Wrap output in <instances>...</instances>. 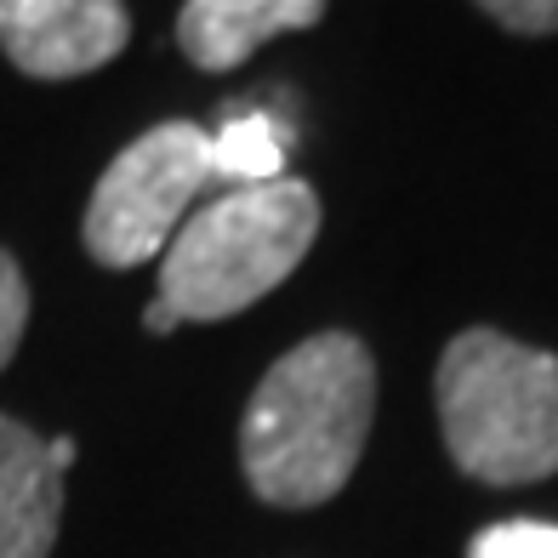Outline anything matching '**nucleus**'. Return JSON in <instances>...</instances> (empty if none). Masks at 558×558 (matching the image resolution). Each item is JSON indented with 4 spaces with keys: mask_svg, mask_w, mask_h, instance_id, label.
Instances as JSON below:
<instances>
[{
    "mask_svg": "<svg viewBox=\"0 0 558 558\" xmlns=\"http://www.w3.org/2000/svg\"><path fill=\"white\" fill-rule=\"evenodd\" d=\"M376 360L353 331H319L279 353L240 422L245 485L268 507L331 501L365 456Z\"/></svg>",
    "mask_w": 558,
    "mask_h": 558,
    "instance_id": "obj_1",
    "label": "nucleus"
},
{
    "mask_svg": "<svg viewBox=\"0 0 558 558\" xmlns=\"http://www.w3.org/2000/svg\"><path fill=\"white\" fill-rule=\"evenodd\" d=\"M450 462L478 485H536L558 473V360L473 325L434 376Z\"/></svg>",
    "mask_w": 558,
    "mask_h": 558,
    "instance_id": "obj_2",
    "label": "nucleus"
},
{
    "mask_svg": "<svg viewBox=\"0 0 558 558\" xmlns=\"http://www.w3.org/2000/svg\"><path fill=\"white\" fill-rule=\"evenodd\" d=\"M319 234V194L302 177L228 189L199 206L160 257V302L183 325L234 319L308 257Z\"/></svg>",
    "mask_w": 558,
    "mask_h": 558,
    "instance_id": "obj_3",
    "label": "nucleus"
},
{
    "mask_svg": "<svg viewBox=\"0 0 558 558\" xmlns=\"http://www.w3.org/2000/svg\"><path fill=\"white\" fill-rule=\"evenodd\" d=\"M211 183V132L194 120H160L155 132L125 143L97 177L81 240L92 263L143 268L166 257L177 228L189 222L194 194Z\"/></svg>",
    "mask_w": 558,
    "mask_h": 558,
    "instance_id": "obj_4",
    "label": "nucleus"
},
{
    "mask_svg": "<svg viewBox=\"0 0 558 558\" xmlns=\"http://www.w3.org/2000/svg\"><path fill=\"white\" fill-rule=\"evenodd\" d=\"M132 17L120 0H0V52L35 81H74L125 52Z\"/></svg>",
    "mask_w": 558,
    "mask_h": 558,
    "instance_id": "obj_5",
    "label": "nucleus"
},
{
    "mask_svg": "<svg viewBox=\"0 0 558 558\" xmlns=\"http://www.w3.org/2000/svg\"><path fill=\"white\" fill-rule=\"evenodd\" d=\"M63 524V468L35 427L0 416V558H52Z\"/></svg>",
    "mask_w": 558,
    "mask_h": 558,
    "instance_id": "obj_6",
    "label": "nucleus"
},
{
    "mask_svg": "<svg viewBox=\"0 0 558 558\" xmlns=\"http://www.w3.org/2000/svg\"><path fill=\"white\" fill-rule=\"evenodd\" d=\"M325 0H183L177 12V46L194 69H240L263 40L314 29Z\"/></svg>",
    "mask_w": 558,
    "mask_h": 558,
    "instance_id": "obj_7",
    "label": "nucleus"
},
{
    "mask_svg": "<svg viewBox=\"0 0 558 558\" xmlns=\"http://www.w3.org/2000/svg\"><path fill=\"white\" fill-rule=\"evenodd\" d=\"M286 125L274 114H234L211 132V183L228 189H257V183H279L286 177Z\"/></svg>",
    "mask_w": 558,
    "mask_h": 558,
    "instance_id": "obj_8",
    "label": "nucleus"
},
{
    "mask_svg": "<svg viewBox=\"0 0 558 558\" xmlns=\"http://www.w3.org/2000/svg\"><path fill=\"white\" fill-rule=\"evenodd\" d=\"M468 558H558V524L547 519H501L478 530Z\"/></svg>",
    "mask_w": 558,
    "mask_h": 558,
    "instance_id": "obj_9",
    "label": "nucleus"
},
{
    "mask_svg": "<svg viewBox=\"0 0 558 558\" xmlns=\"http://www.w3.org/2000/svg\"><path fill=\"white\" fill-rule=\"evenodd\" d=\"M23 331H29V279L12 251H0V371L12 365Z\"/></svg>",
    "mask_w": 558,
    "mask_h": 558,
    "instance_id": "obj_10",
    "label": "nucleus"
},
{
    "mask_svg": "<svg viewBox=\"0 0 558 558\" xmlns=\"http://www.w3.org/2000/svg\"><path fill=\"white\" fill-rule=\"evenodd\" d=\"M513 35H558V0H478Z\"/></svg>",
    "mask_w": 558,
    "mask_h": 558,
    "instance_id": "obj_11",
    "label": "nucleus"
},
{
    "mask_svg": "<svg viewBox=\"0 0 558 558\" xmlns=\"http://www.w3.org/2000/svg\"><path fill=\"white\" fill-rule=\"evenodd\" d=\"M177 325H183V319H177L171 308H166V302L155 296V302H148V314H143V331H155V337H171L177 331Z\"/></svg>",
    "mask_w": 558,
    "mask_h": 558,
    "instance_id": "obj_12",
    "label": "nucleus"
},
{
    "mask_svg": "<svg viewBox=\"0 0 558 558\" xmlns=\"http://www.w3.org/2000/svg\"><path fill=\"white\" fill-rule=\"evenodd\" d=\"M46 445H52V462L69 473V468H74V450H81V445H74V439H46Z\"/></svg>",
    "mask_w": 558,
    "mask_h": 558,
    "instance_id": "obj_13",
    "label": "nucleus"
}]
</instances>
